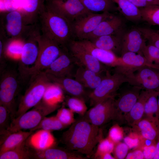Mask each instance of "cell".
Instances as JSON below:
<instances>
[{
	"instance_id": "1",
	"label": "cell",
	"mask_w": 159,
	"mask_h": 159,
	"mask_svg": "<svg viewBox=\"0 0 159 159\" xmlns=\"http://www.w3.org/2000/svg\"><path fill=\"white\" fill-rule=\"evenodd\" d=\"M99 127L81 117L63 133L60 141L66 148L85 155L89 158L102 138Z\"/></svg>"
},
{
	"instance_id": "2",
	"label": "cell",
	"mask_w": 159,
	"mask_h": 159,
	"mask_svg": "<svg viewBox=\"0 0 159 159\" xmlns=\"http://www.w3.org/2000/svg\"><path fill=\"white\" fill-rule=\"evenodd\" d=\"M42 34L61 46L69 41L73 32L72 25L66 18L45 4L38 17Z\"/></svg>"
},
{
	"instance_id": "3",
	"label": "cell",
	"mask_w": 159,
	"mask_h": 159,
	"mask_svg": "<svg viewBox=\"0 0 159 159\" xmlns=\"http://www.w3.org/2000/svg\"><path fill=\"white\" fill-rule=\"evenodd\" d=\"M130 75L118 68H115V72L111 74L109 71L89 96L90 105L93 107L104 99L115 96L116 91L124 83L128 82L134 85V82Z\"/></svg>"
},
{
	"instance_id": "4",
	"label": "cell",
	"mask_w": 159,
	"mask_h": 159,
	"mask_svg": "<svg viewBox=\"0 0 159 159\" xmlns=\"http://www.w3.org/2000/svg\"><path fill=\"white\" fill-rule=\"evenodd\" d=\"M37 39L39 52L37 60L34 65L27 70L24 76H30L31 80L44 71L63 51L60 45L40 32L37 35Z\"/></svg>"
},
{
	"instance_id": "5",
	"label": "cell",
	"mask_w": 159,
	"mask_h": 159,
	"mask_svg": "<svg viewBox=\"0 0 159 159\" xmlns=\"http://www.w3.org/2000/svg\"><path fill=\"white\" fill-rule=\"evenodd\" d=\"M57 109L41 101L31 110L11 120L4 135L5 137L14 132L22 130H32L38 126L45 117Z\"/></svg>"
},
{
	"instance_id": "6",
	"label": "cell",
	"mask_w": 159,
	"mask_h": 159,
	"mask_svg": "<svg viewBox=\"0 0 159 159\" xmlns=\"http://www.w3.org/2000/svg\"><path fill=\"white\" fill-rule=\"evenodd\" d=\"M31 81L30 85L20 99L15 117L39 104L42 100L47 87L51 82L44 72L38 74Z\"/></svg>"
},
{
	"instance_id": "7",
	"label": "cell",
	"mask_w": 159,
	"mask_h": 159,
	"mask_svg": "<svg viewBox=\"0 0 159 159\" xmlns=\"http://www.w3.org/2000/svg\"><path fill=\"white\" fill-rule=\"evenodd\" d=\"M1 21V35L9 40L24 39L33 26L27 25L22 14L18 10L4 12Z\"/></svg>"
},
{
	"instance_id": "8",
	"label": "cell",
	"mask_w": 159,
	"mask_h": 159,
	"mask_svg": "<svg viewBox=\"0 0 159 159\" xmlns=\"http://www.w3.org/2000/svg\"><path fill=\"white\" fill-rule=\"evenodd\" d=\"M19 88L17 75L13 70H4L0 81V105L6 107L10 112L12 120L15 118L17 110L15 97Z\"/></svg>"
},
{
	"instance_id": "9",
	"label": "cell",
	"mask_w": 159,
	"mask_h": 159,
	"mask_svg": "<svg viewBox=\"0 0 159 159\" xmlns=\"http://www.w3.org/2000/svg\"><path fill=\"white\" fill-rule=\"evenodd\" d=\"M40 30L38 27L34 26L25 38L19 65L22 75L24 76L27 70L35 63L39 52L37 36Z\"/></svg>"
},
{
	"instance_id": "10",
	"label": "cell",
	"mask_w": 159,
	"mask_h": 159,
	"mask_svg": "<svg viewBox=\"0 0 159 159\" xmlns=\"http://www.w3.org/2000/svg\"><path fill=\"white\" fill-rule=\"evenodd\" d=\"M115 97H108L98 103L82 117L90 123L98 127L113 120Z\"/></svg>"
},
{
	"instance_id": "11",
	"label": "cell",
	"mask_w": 159,
	"mask_h": 159,
	"mask_svg": "<svg viewBox=\"0 0 159 159\" xmlns=\"http://www.w3.org/2000/svg\"><path fill=\"white\" fill-rule=\"evenodd\" d=\"M142 90L141 87L131 85L121 92L117 99H115L113 120L125 121L126 116L137 102Z\"/></svg>"
},
{
	"instance_id": "12",
	"label": "cell",
	"mask_w": 159,
	"mask_h": 159,
	"mask_svg": "<svg viewBox=\"0 0 159 159\" xmlns=\"http://www.w3.org/2000/svg\"><path fill=\"white\" fill-rule=\"evenodd\" d=\"M45 5L71 22L90 13L80 0H47Z\"/></svg>"
},
{
	"instance_id": "13",
	"label": "cell",
	"mask_w": 159,
	"mask_h": 159,
	"mask_svg": "<svg viewBox=\"0 0 159 159\" xmlns=\"http://www.w3.org/2000/svg\"><path fill=\"white\" fill-rule=\"evenodd\" d=\"M112 15L109 12L100 14L90 12L75 21L72 24L73 32L80 40L84 39L101 22Z\"/></svg>"
},
{
	"instance_id": "14",
	"label": "cell",
	"mask_w": 159,
	"mask_h": 159,
	"mask_svg": "<svg viewBox=\"0 0 159 159\" xmlns=\"http://www.w3.org/2000/svg\"><path fill=\"white\" fill-rule=\"evenodd\" d=\"M69 49L71 56L78 66H83L101 74L108 71L105 65L87 51L76 41L71 42Z\"/></svg>"
},
{
	"instance_id": "15",
	"label": "cell",
	"mask_w": 159,
	"mask_h": 159,
	"mask_svg": "<svg viewBox=\"0 0 159 159\" xmlns=\"http://www.w3.org/2000/svg\"><path fill=\"white\" fill-rule=\"evenodd\" d=\"M76 41L87 51L106 66L114 68L125 67V64L121 57L118 56L113 52L98 48L88 40L82 39Z\"/></svg>"
},
{
	"instance_id": "16",
	"label": "cell",
	"mask_w": 159,
	"mask_h": 159,
	"mask_svg": "<svg viewBox=\"0 0 159 159\" xmlns=\"http://www.w3.org/2000/svg\"><path fill=\"white\" fill-rule=\"evenodd\" d=\"M46 74L51 82L58 85L69 96L79 97L85 101L89 100L90 92L87 91V89L74 78L57 77Z\"/></svg>"
},
{
	"instance_id": "17",
	"label": "cell",
	"mask_w": 159,
	"mask_h": 159,
	"mask_svg": "<svg viewBox=\"0 0 159 159\" xmlns=\"http://www.w3.org/2000/svg\"><path fill=\"white\" fill-rule=\"evenodd\" d=\"M76 64L72 57L63 51L60 55L44 71L57 77H74V65Z\"/></svg>"
},
{
	"instance_id": "18",
	"label": "cell",
	"mask_w": 159,
	"mask_h": 159,
	"mask_svg": "<svg viewBox=\"0 0 159 159\" xmlns=\"http://www.w3.org/2000/svg\"><path fill=\"white\" fill-rule=\"evenodd\" d=\"M124 22L119 16L112 15L104 20L96 29L84 39L92 40L99 37L124 32Z\"/></svg>"
},
{
	"instance_id": "19",
	"label": "cell",
	"mask_w": 159,
	"mask_h": 159,
	"mask_svg": "<svg viewBox=\"0 0 159 159\" xmlns=\"http://www.w3.org/2000/svg\"><path fill=\"white\" fill-rule=\"evenodd\" d=\"M134 74L137 85L147 90L159 91V69L145 66Z\"/></svg>"
},
{
	"instance_id": "20",
	"label": "cell",
	"mask_w": 159,
	"mask_h": 159,
	"mask_svg": "<svg viewBox=\"0 0 159 159\" xmlns=\"http://www.w3.org/2000/svg\"><path fill=\"white\" fill-rule=\"evenodd\" d=\"M32 149V148H31ZM32 159H88L86 156L67 148L54 146L47 149L37 150L32 149Z\"/></svg>"
},
{
	"instance_id": "21",
	"label": "cell",
	"mask_w": 159,
	"mask_h": 159,
	"mask_svg": "<svg viewBox=\"0 0 159 159\" xmlns=\"http://www.w3.org/2000/svg\"><path fill=\"white\" fill-rule=\"evenodd\" d=\"M146 41L141 32L137 28L124 32L122 38L121 56L128 52H134L143 55V51L146 45Z\"/></svg>"
},
{
	"instance_id": "22",
	"label": "cell",
	"mask_w": 159,
	"mask_h": 159,
	"mask_svg": "<svg viewBox=\"0 0 159 159\" xmlns=\"http://www.w3.org/2000/svg\"><path fill=\"white\" fill-rule=\"evenodd\" d=\"M26 143L33 149L41 150L56 146L57 141L51 131L39 130L33 132L27 139Z\"/></svg>"
},
{
	"instance_id": "23",
	"label": "cell",
	"mask_w": 159,
	"mask_h": 159,
	"mask_svg": "<svg viewBox=\"0 0 159 159\" xmlns=\"http://www.w3.org/2000/svg\"><path fill=\"white\" fill-rule=\"evenodd\" d=\"M124 32L102 36L90 41L98 48L112 52L118 56L120 55L121 56L122 38Z\"/></svg>"
},
{
	"instance_id": "24",
	"label": "cell",
	"mask_w": 159,
	"mask_h": 159,
	"mask_svg": "<svg viewBox=\"0 0 159 159\" xmlns=\"http://www.w3.org/2000/svg\"><path fill=\"white\" fill-rule=\"evenodd\" d=\"M105 75L102 76L83 66H78L74 77L85 88L92 91L98 86Z\"/></svg>"
},
{
	"instance_id": "25",
	"label": "cell",
	"mask_w": 159,
	"mask_h": 159,
	"mask_svg": "<svg viewBox=\"0 0 159 159\" xmlns=\"http://www.w3.org/2000/svg\"><path fill=\"white\" fill-rule=\"evenodd\" d=\"M132 127L143 138L156 142L159 136V118L143 117Z\"/></svg>"
},
{
	"instance_id": "26",
	"label": "cell",
	"mask_w": 159,
	"mask_h": 159,
	"mask_svg": "<svg viewBox=\"0 0 159 159\" xmlns=\"http://www.w3.org/2000/svg\"><path fill=\"white\" fill-rule=\"evenodd\" d=\"M44 0H21L18 11L21 12L27 25L34 24L44 7Z\"/></svg>"
},
{
	"instance_id": "27",
	"label": "cell",
	"mask_w": 159,
	"mask_h": 159,
	"mask_svg": "<svg viewBox=\"0 0 159 159\" xmlns=\"http://www.w3.org/2000/svg\"><path fill=\"white\" fill-rule=\"evenodd\" d=\"M150 90L142 89L137 102L126 116L125 121L133 127L143 117L144 106L149 96Z\"/></svg>"
},
{
	"instance_id": "28",
	"label": "cell",
	"mask_w": 159,
	"mask_h": 159,
	"mask_svg": "<svg viewBox=\"0 0 159 159\" xmlns=\"http://www.w3.org/2000/svg\"><path fill=\"white\" fill-rule=\"evenodd\" d=\"M120 57L125 64V66L123 68L132 73H134L139 68L144 66L156 68L150 64L144 56L141 54L128 52L124 53Z\"/></svg>"
},
{
	"instance_id": "29",
	"label": "cell",
	"mask_w": 159,
	"mask_h": 159,
	"mask_svg": "<svg viewBox=\"0 0 159 159\" xmlns=\"http://www.w3.org/2000/svg\"><path fill=\"white\" fill-rule=\"evenodd\" d=\"M64 92L57 85L51 82L44 94L42 101L51 106L58 108L65 100Z\"/></svg>"
},
{
	"instance_id": "30",
	"label": "cell",
	"mask_w": 159,
	"mask_h": 159,
	"mask_svg": "<svg viewBox=\"0 0 159 159\" xmlns=\"http://www.w3.org/2000/svg\"><path fill=\"white\" fill-rule=\"evenodd\" d=\"M34 131L20 130L9 135L0 144V154L12 150L21 145L26 141Z\"/></svg>"
},
{
	"instance_id": "31",
	"label": "cell",
	"mask_w": 159,
	"mask_h": 159,
	"mask_svg": "<svg viewBox=\"0 0 159 159\" xmlns=\"http://www.w3.org/2000/svg\"><path fill=\"white\" fill-rule=\"evenodd\" d=\"M118 6L122 14L127 20L137 22L142 20L139 8L128 0H113Z\"/></svg>"
},
{
	"instance_id": "32",
	"label": "cell",
	"mask_w": 159,
	"mask_h": 159,
	"mask_svg": "<svg viewBox=\"0 0 159 159\" xmlns=\"http://www.w3.org/2000/svg\"><path fill=\"white\" fill-rule=\"evenodd\" d=\"M91 12H109L116 9L113 0H80Z\"/></svg>"
},
{
	"instance_id": "33",
	"label": "cell",
	"mask_w": 159,
	"mask_h": 159,
	"mask_svg": "<svg viewBox=\"0 0 159 159\" xmlns=\"http://www.w3.org/2000/svg\"><path fill=\"white\" fill-rule=\"evenodd\" d=\"M32 159V151L26 141L19 146L0 154V159Z\"/></svg>"
},
{
	"instance_id": "34",
	"label": "cell",
	"mask_w": 159,
	"mask_h": 159,
	"mask_svg": "<svg viewBox=\"0 0 159 159\" xmlns=\"http://www.w3.org/2000/svg\"><path fill=\"white\" fill-rule=\"evenodd\" d=\"M159 91L150 90L144 106L143 117L159 118L158 96Z\"/></svg>"
},
{
	"instance_id": "35",
	"label": "cell",
	"mask_w": 159,
	"mask_h": 159,
	"mask_svg": "<svg viewBox=\"0 0 159 159\" xmlns=\"http://www.w3.org/2000/svg\"><path fill=\"white\" fill-rule=\"evenodd\" d=\"M25 39L18 38L9 40L5 45L4 54L6 57L14 59L20 60Z\"/></svg>"
},
{
	"instance_id": "36",
	"label": "cell",
	"mask_w": 159,
	"mask_h": 159,
	"mask_svg": "<svg viewBox=\"0 0 159 159\" xmlns=\"http://www.w3.org/2000/svg\"><path fill=\"white\" fill-rule=\"evenodd\" d=\"M139 8L142 20L150 25L159 26V5H150Z\"/></svg>"
},
{
	"instance_id": "37",
	"label": "cell",
	"mask_w": 159,
	"mask_h": 159,
	"mask_svg": "<svg viewBox=\"0 0 159 159\" xmlns=\"http://www.w3.org/2000/svg\"><path fill=\"white\" fill-rule=\"evenodd\" d=\"M67 127L58 120L56 116L45 117L36 127L30 130L34 131L39 130L52 131L62 130Z\"/></svg>"
},
{
	"instance_id": "38",
	"label": "cell",
	"mask_w": 159,
	"mask_h": 159,
	"mask_svg": "<svg viewBox=\"0 0 159 159\" xmlns=\"http://www.w3.org/2000/svg\"><path fill=\"white\" fill-rule=\"evenodd\" d=\"M64 101L70 110L81 117L84 116L87 111L86 101L81 98L69 96L65 98Z\"/></svg>"
},
{
	"instance_id": "39",
	"label": "cell",
	"mask_w": 159,
	"mask_h": 159,
	"mask_svg": "<svg viewBox=\"0 0 159 159\" xmlns=\"http://www.w3.org/2000/svg\"><path fill=\"white\" fill-rule=\"evenodd\" d=\"M143 54L150 64L159 69V48L148 44L144 47Z\"/></svg>"
},
{
	"instance_id": "40",
	"label": "cell",
	"mask_w": 159,
	"mask_h": 159,
	"mask_svg": "<svg viewBox=\"0 0 159 159\" xmlns=\"http://www.w3.org/2000/svg\"><path fill=\"white\" fill-rule=\"evenodd\" d=\"M74 113L68 108H66L63 105L58 110L55 116L63 125L67 127L76 120Z\"/></svg>"
},
{
	"instance_id": "41",
	"label": "cell",
	"mask_w": 159,
	"mask_h": 159,
	"mask_svg": "<svg viewBox=\"0 0 159 159\" xmlns=\"http://www.w3.org/2000/svg\"><path fill=\"white\" fill-rule=\"evenodd\" d=\"M11 120V114L9 110L4 105H0V138L5 135Z\"/></svg>"
},
{
	"instance_id": "42",
	"label": "cell",
	"mask_w": 159,
	"mask_h": 159,
	"mask_svg": "<svg viewBox=\"0 0 159 159\" xmlns=\"http://www.w3.org/2000/svg\"><path fill=\"white\" fill-rule=\"evenodd\" d=\"M148 44L159 49V32L157 30L144 27H137Z\"/></svg>"
},
{
	"instance_id": "43",
	"label": "cell",
	"mask_w": 159,
	"mask_h": 159,
	"mask_svg": "<svg viewBox=\"0 0 159 159\" xmlns=\"http://www.w3.org/2000/svg\"><path fill=\"white\" fill-rule=\"evenodd\" d=\"M97 144V149L93 157L94 159H96L98 156L105 153H113L115 144L107 137L105 138L101 139Z\"/></svg>"
},
{
	"instance_id": "44",
	"label": "cell",
	"mask_w": 159,
	"mask_h": 159,
	"mask_svg": "<svg viewBox=\"0 0 159 159\" xmlns=\"http://www.w3.org/2000/svg\"><path fill=\"white\" fill-rule=\"evenodd\" d=\"M123 131L122 128L118 124H116L110 129L107 137L115 144L120 142L123 138Z\"/></svg>"
},
{
	"instance_id": "45",
	"label": "cell",
	"mask_w": 159,
	"mask_h": 159,
	"mask_svg": "<svg viewBox=\"0 0 159 159\" xmlns=\"http://www.w3.org/2000/svg\"><path fill=\"white\" fill-rule=\"evenodd\" d=\"M129 148L124 142H120L115 144L113 152L115 159L125 158L128 153Z\"/></svg>"
},
{
	"instance_id": "46",
	"label": "cell",
	"mask_w": 159,
	"mask_h": 159,
	"mask_svg": "<svg viewBox=\"0 0 159 159\" xmlns=\"http://www.w3.org/2000/svg\"><path fill=\"white\" fill-rule=\"evenodd\" d=\"M141 137L142 136L136 132H132L124 138V141L129 148L135 149L139 146Z\"/></svg>"
},
{
	"instance_id": "47",
	"label": "cell",
	"mask_w": 159,
	"mask_h": 159,
	"mask_svg": "<svg viewBox=\"0 0 159 159\" xmlns=\"http://www.w3.org/2000/svg\"><path fill=\"white\" fill-rule=\"evenodd\" d=\"M141 150L143 151L144 159H154L155 153L156 144L144 146Z\"/></svg>"
},
{
	"instance_id": "48",
	"label": "cell",
	"mask_w": 159,
	"mask_h": 159,
	"mask_svg": "<svg viewBox=\"0 0 159 159\" xmlns=\"http://www.w3.org/2000/svg\"><path fill=\"white\" fill-rule=\"evenodd\" d=\"M125 159H143L144 158L142 150L139 149H135L132 152L128 153Z\"/></svg>"
},
{
	"instance_id": "49",
	"label": "cell",
	"mask_w": 159,
	"mask_h": 159,
	"mask_svg": "<svg viewBox=\"0 0 159 159\" xmlns=\"http://www.w3.org/2000/svg\"><path fill=\"white\" fill-rule=\"evenodd\" d=\"M138 8L146 7L150 5L146 0H128Z\"/></svg>"
},
{
	"instance_id": "50",
	"label": "cell",
	"mask_w": 159,
	"mask_h": 159,
	"mask_svg": "<svg viewBox=\"0 0 159 159\" xmlns=\"http://www.w3.org/2000/svg\"><path fill=\"white\" fill-rule=\"evenodd\" d=\"M96 159H115L112 156L111 153H106L101 155L98 156Z\"/></svg>"
},
{
	"instance_id": "51",
	"label": "cell",
	"mask_w": 159,
	"mask_h": 159,
	"mask_svg": "<svg viewBox=\"0 0 159 159\" xmlns=\"http://www.w3.org/2000/svg\"><path fill=\"white\" fill-rule=\"evenodd\" d=\"M154 159H159V136L156 142L155 153Z\"/></svg>"
},
{
	"instance_id": "52",
	"label": "cell",
	"mask_w": 159,
	"mask_h": 159,
	"mask_svg": "<svg viewBox=\"0 0 159 159\" xmlns=\"http://www.w3.org/2000/svg\"><path fill=\"white\" fill-rule=\"evenodd\" d=\"M150 5H159V0H146Z\"/></svg>"
},
{
	"instance_id": "53",
	"label": "cell",
	"mask_w": 159,
	"mask_h": 159,
	"mask_svg": "<svg viewBox=\"0 0 159 159\" xmlns=\"http://www.w3.org/2000/svg\"><path fill=\"white\" fill-rule=\"evenodd\" d=\"M158 109L159 110V92L158 96Z\"/></svg>"
},
{
	"instance_id": "54",
	"label": "cell",
	"mask_w": 159,
	"mask_h": 159,
	"mask_svg": "<svg viewBox=\"0 0 159 159\" xmlns=\"http://www.w3.org/2000/svg\"><path fill=\"white\" fill-rule=\"evenodd\" d=\"M157 30V31L158 32H159V30Z\"/></svg>"
}]
</instances>
